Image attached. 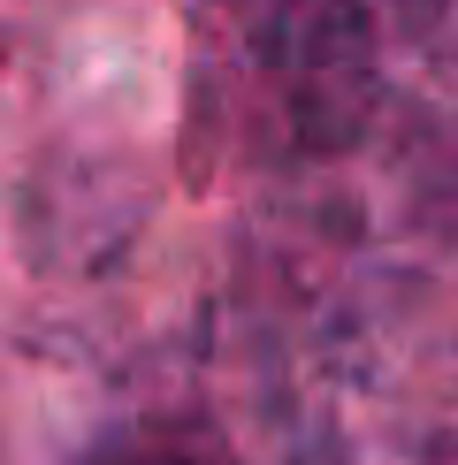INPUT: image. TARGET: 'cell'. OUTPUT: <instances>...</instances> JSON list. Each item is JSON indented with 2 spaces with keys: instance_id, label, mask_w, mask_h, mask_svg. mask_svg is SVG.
Here are the masks:
<instances>
[{
  "instance_id": "6da1fadb",
  "label": "cell",
  "mask_w": 458,
  "mask_h": 465,
  "mask_svg": "<svg viewBox=\"0 0 458 465\" xmlns=\"http://www.w3.org/2000/svg\"><path fill=\"white\" fill-rule=\"evenodd\" d=\"M229 31L283 153L329 161L367 130L382 92L367 0H229Z\"/></svg>"
},
{
  "instance_id": "3957f363",
  "label": "cell",
  "mask_w": 458,
  "mask_h": 465,
  "mask_svg": "<svg viewBox=\"0 0 458 465\" xmlns=\"http://www.w3.org/2000/svg\"><path fill=\"white\" fill-rule=\"evenodd\" d=\"M443 24H458V0H428V31H443Z\"/></svg>"
},
{
  "instance_id": "7a4b0ae2",
  "label": "cell",
  "mask_w": 458,
  "mask_h": 465,
  "mask_svg": "<svg viewBox=\"0 0 458 465\" xmlns=\"http://www.w3.org/2000/svg\"><path fill=\"white\" fill-rule=\"evenodd\" d=\"M92 465H229V458L199 428H153V435H130L114 450H100Z\"/></svg>"
}]
</instances>
